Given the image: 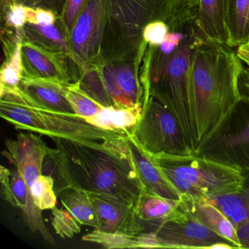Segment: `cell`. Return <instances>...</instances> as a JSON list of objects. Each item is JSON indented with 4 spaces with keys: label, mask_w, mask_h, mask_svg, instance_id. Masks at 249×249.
<instances>
[{
    "label": "cell",
    "mask_w": 249,
    "mask_h": 249,
    "mask_svg": "<svg viewBox=\"0 0 249 249\" xmlns=\"http://www.w3.org/2000/svg\"><path fill=\"white\" fill-rule=\"evenodd\" d=\"M46 159L56 176L55 191L103 194L136 207L144 189L126 138L84 141L52 138Z\"/></svg>",
    "instance_id": "1"
},
{
    "label": "cell",
    "mask_w": 249,
    "mask_h": 249,
    "mask_svg": "<svg viewBox=\"0 0 249 249\" xmlns=\"http://www.w3.org/2000/svg\"><path fill=\"white\" fill-rule=\"evenodd\" d=\"M243 68L229 45L208 38L198 47L191 72L196 149L241 100L239 78Z\"/></svg>",
    "instance_id": "2"
},
{
    "label": "cell",
    "mask_w": 249,
    "mask_h": 249,
    "mask_svg": "<svg viewBox=\"0 0 249 249\" xmlns=\"http://www.w3.org/2000/svg\"><path fill=\"white\" fill-rule=\"evenodd\" d=\"M152 157L180 194V200H211L240 194L244 189L246 178L243 172L214 160L196 154Z\"/></svg>",
    "instance_id": "3"
},
{
    "label": "cell",
    "mask_w": 249,
    "mask_h": 249,
    "mask_svg": "<svg viewBox=\"0 0 249 249\" xmlns=\"http://www.w3.org/2000/svg\"><path fill=\"white\" fill-rule=\"evenodd\" d=\"M0 116L17 129L52 138L84 141L124 139L129 134L98 127L76 114L59 113L33 106L21 90L0 94Z\"/></svg>",
    "instance_id": "4"
},
{
    "label": "cell",
    "mask_w": 249,
    "mask_h": 249,
    "mask_svg": "<svg viewBox=\"0 0 249 249\" xmlns=\"http://www.w3.org/2000/svg\"><path fill=\"white\" fill-rule=\"evenodd\" d=\"M169 0H109L100 59L105 62L131 61L141 53L145 26L164 19Z\"/></svg>",
    "instance_id": "5"
},
{
    "label": "cell",
    "mask_w": 249,
    "mask_h": 249,
    "mask_svg": "<svg viewBox=\"0 0 249 249\" xmlns=\"http://www.w3.org/2000/svg\"><path fill=\"white\" fill-rule=\"evenodd\" d=\"M129 135L152 157L195 154L173 112L153 96L144 97L142 116Z\"/></svg>",
    "instance_id": "6"
},
{
    "label": "cell",
    "mask_w": 249,
    "mask_h": 249,
    "mask_svg": "<svg viewBox=\"0 0 249 249\" xmlns=\"http://www.w3.org/2000/svg\"><path fill=\"white\" fill-rule=\"evenodd\" d=\"M195 154L249 171V101L241 99Z\"/></svg>",
    "instance_id": "7"
},
{
    "label": "cell",
    "mask_w": 249,
    "mask_h": 249,
    "mask_svg": "<svg viewBox=\"0 0 249 249\" xmlns=\"http://www.w3.org/2000/svg\"><path fill=\"white\" fill-rule=\"evenodd\" d=\"M109 0H87L71 34V57L84 70L100 64Z\"/></svg>",
    "instance_id": "8"
},
{
    "label": "cell",
    "mask_w": 249,
    "mask_h": 249,
    "mask_svg": "<svg viewBox=\"0 0 249 249\" xmlns=\"http://www.w3.org/2000/svg\"><path fill=\"white\" fill-rule=\"evenodd\" d=\"M154 232L161 248L167 249H212L216 243H229L185 208L180 215L163 223Z\"/></svg>",
    "instance_id": "9"
},
{
    "label": "cell",
    "mask_w": 249,
    "mask_h": 249,
    "mask_svg": "<svg viewBox=\"0 0 249 249\" xmlns=\"http://www.w3.org/2000/svg\"><path fill=\"white\" fill-rule=\"evenodd\" d=\"M100 71L111 107L130 108L143 105V86L135 62H106L100 67Z\"/></svg>",
    "instance_id": "10"
},
{
    "label": "cell",
    "mask_w": 249,
    "mask_h": 249,
    "mask_svg": "<svg viewBox=\"0 0 249 249\" xmlns=\"http://www.w3.org/2000/svg\"><path fill=\"white\" fill-rule=\"evenodd\" d=\"M0 182L4 199L21 210L24 221L31 231L38 232L46 242L54 245V240L43 221L42 211L35 204L31 189L27 186L21 173L15 167L8 169L2 165L0 167Z\"/></svg>",
    "instance_id": "11"
},
{
    "label": "cell",
    "mask_w": 249,
    "mask_h": 249,
    "mask_svg": "<svg viewBox=\"0 0 249 249\" xmlns=\"http://www.w3.org/2000/svg\"><path fill=\"white\" fill-rule=\"evenodd\" d=\"M87 194L95 211V230L132 236L143 232V229L137 219L135 206L110 195Z\"/></svg>",
    "instance_id": "12"
},
{
    "label": "cell",
    "mask_w": 249,
    "mask_h": 249,
    "mask_svg": "<svg viewBox=\"0 0 249 249\" xmlns=\"http://www.w3.org/2000/svg\"><path fill=\"white\" fill-rule=\"evenodd\" d=\"M6 149L2 155L21 173L31 189L33 183L42 175L43 164L50 148L44 141L33 133L20 132L17 139L5 141Z\"/></svg>",
    "instance_id": "13"
},
{
    "label": "cell",
    "mask_w": 249,
    "mask_h": 249,
    "mask_svg": "<svg viewBox=\"0 0 249 249\" xmlns=\"http://www.w3.org/2000/svg\"><path fill=\"white\" fill-rule=\"evenodd\" d=\"M21 55L23 76L55 80L65 84L74 83L65 62L68 55L52 52L29 41L22 43Z\"/></svg>",
    "instance_id": "14"
},
{
    "label": "cell",
    "mask_w": 249,
    "mask_h": 249,
    "mask_svg": "<svg viewBox=\"0 0 249 249\" xmlns=\"http://www.w3.org/2000/svg\"><path fill=\"white\" fill-rule=\"evenodd\" d=\"M67 84L55 80L23 76L19 89L26 101L33 106L52 111L76 114L66 96Z\"/></svg>",
    "instance_id": "15"
},
{
    "label": "cell",
    "mask_w": 249,
    "mask_h": 249,
    "mask_svg": "<svg viewBox=\"0 0 249 249\" xmlns=\"http://www.w3.org/2000/svg\"><path fill=\"white\" fill-rule=\"evenodd\" d=\"M126 141L138 169L144 192L167 199L180 200V194L161 173L153 157L145 152L130 135H128Z\"/></svg>",
    "instance_id": "16"
},
{
    "label": "cell",
    "mask_w": 249,
    "mask_h": 249,
    "mask_svg": "<svg viewBox=\"0 0 249 249\" xmlns=\"http://www.w3.org/2000/svg\"><path fill=\"white\" fill-rule=\"evenodd\" d=\"M137 219L143 232L154 231L159 226L178 216L184 211L181 201L142 192L135 207ZM142 232V233H143Z\"/></svg>",
    "instance_id": "17"
},
{
    "label": "cell",
    "mask_w": 249,
    "mask_h": 249,
    "mask_svg": "<svg viewBox=\"0 0 249 249\" xmlns=\"http://www.w3.org/2000/svg\"><path fill=\"white\" fill-rule=\"evenodd\" d=\"M180 201L188 212L196 217L211 231L225 239L234 248H243L237 229L228 217L211 201Z\"/></svg>",
    "instance_id": "18"
},
{
    "label": "cell",
    "mask_w": 249,
    "mask_h": 249,
    "mask_svg": "<svg viewBox=\"0 0 249 249\" xmlns=\"http://www.w3.org/2000/svg\"><path fill=\"white\" fill-rule=\"evenodd\" d=\"M227 9V0H199V23L207 37L230 46Z\"/></svg>",
    "instance_id": "19"
},
{
    "label": "cell",
    "mask_w": 249,
    "mask_h": 249,
    "mask_svg": "<svg viewBox=\"0 0 249 249\" xmlns=\"http://www.w3.org/2000/svg\"><path fill=\"white\" fill-rule=\"evenodd\" d=\"M23 29L29 42L52 52L71 56V40L62 22L60 27L55 24L40 25L27 23Z\"/></svg>",
    "instance_id": "20"
},
{
    "label": "cell",
    "mask_w": 249,
    "mask_h": 249,
    "mask_svg": "<svg viewBox=\"0 0 249 249\" xmlns=\"http://www.w3.org/2000/svg\"><path fill=\"white\" fill-rule=\"evenodd\" d=\"M142 112V106L130 108L104 107L95 116L86 120L103 129L130 134L139 122Z\"/></svg>",
    "instance_id": "21"
},
{
    "label": "cell",
    "mask_w": 249,
    "mask_h": 249,
    "mask_svg": "<svg viewBox=\"0 0 249 249\" xmlns=\"http://www.w3.org/2000/svg\"><path fill=\"white\" fill-rule=\"evenodd\" d=\"M227 26L231 47L249 42V0H227Z\"/></svg>",
    "instance_id": "22"
},
{
    "label": "cell",
    "mask_w": 249,
    "mask_h": 249,
    "mask_svg": "<svg viewBox=\"0 0 249 249\" xmlns=\"http://www.w3.org/2000/svg\"><path fill=\"white\" fill-rule=\"evenodd\" d=\"M61 202L65 210L73 215L81 225L97 227L95 211L89 196L84 191L65 189L59 192Z\"/></svg>",
    "instance_id": "23"
},
{
    "label": "cell",
    "mask_w": 249,
    "mask_h": 249,
    "mask_svg": "<svg viewBox=\"0 0 249 249\" xmlns=\"http://www.w3.org/2000/svg\"><path fill=\"white\" fill-rule=\"evenodd\" d=\"M231 221L239 236L249 227V211L240 194L225 195L211 199Z\"/></svg>",
    "instance_id": "24"
},
{
    "label": "cell",
    "mask_w": 249,
    "mask_h": 249,
    "mask_svg": "<svg viewBox=\"0 0 249 249\" xmlns=\"http://www.w3.org/2000/svg\"><path fill=\"white\" fill-rule=\"evenodd\" d=\"M21 46L22 43L18 41L11 55V59L2 68L0 94L20 90L19 84L24 74Z\"/></svg>",
    "instance_id": "25"
},
{
    "label": "cell",
    "mask_w": 249,
    "mask_h": 249,
    "mask_svg": "<svg viewBox=\"0 0 249 249\" xmlns=\"http://www.w3.org/2000/svg\"><path fill=\"white\" fill-rule=\"evenodd\" d=\"M65 91L75 113L85 119L95 116L104 108L103 106L84 92L77 82L67 84Z\"/></svg>",
    "instance_id": "26"
},
{
    "label": "cell",
    "mask_w": 249,
    "mask_h": 249,
    "mask_svg": "<svg viewBox=\"0 0 249 249\" xmlns=\"http://www.w3.org/2000/svg\"><path fill=\"white\" fill-rule=\"evenodd\" d=\"M31 193L36 206L41 210H52L56 205L55 180L52 176L42 174L31 186Z\"/></svg>",
    "instance_id": "27"
},
{
    "label": "cell",
    "mask_w": 249,
    "mask_h": 249,
    "mask_svg": "<svg viewBox=\"0 0 249 249\" xmlns=\"http://www.w3.org/2000/svg\"><path fill=\"white\" fill-rule=\"evenodd\" d=\"M82 239L84 241L97 243L105 249H138V236L103 232L94 230Z\"/></svg>",
    "instance_id": "28"
},
{
    "label": "cell",
    "mask_w": 249,
    "mask_h": 249,
    "mask_svg": "<svg viewBox=\"0 0 249 249\" xmlns=\"http://www.w3.org/2000/svg\"><path fill=\"white\" fill-rule=\"evenodd\" d=\"M52 225L58 235L62 238H72L81 232V224L67 210L55 206L52 209Z\"/></svg>",
    "instance_id": "29"
},
{
    "label": "cell",
    "mask_w": 249,
    "mask_h": 249,
    "mask_svg": "<svg viewBox=\"0 0 249 249\" xmlns=\"http://www.w3.org/2000/svg\"><path fill=\"white\" fill-rule=\"evenodd\" d=\"M169 30L170 27L164 19L151 21L144 28V41L152 47H157L164 41Z\"/></svg>",
    "instance_id": "30"
},
{
    "label": "cell",
    "mask_w": 249,
    "mask_h": 249,
    "mask_svg": "<svg viewBox=\"0 0 249 249\" xmlns=\"http://www.w3.org/2000/svg\"><path fill=\"white\" fill-rule=\"evenodd\" d=\"M87 0H67L63 12L59 19L71 38L72 28L85 5Z\"/></svg>",
    "instance_id": "31"
},
{
    "label": "cell",
    "mask_w": 249,
    "mask_h": 249,
    "mask_svg": "<svg viewBox=\"0 0 249 249\" xmlns=\"http://www.w3.org/2000/svg\"><path fill=\"white\" fill-rule=\"evenodd\" d=\"M28 8L13 0L12 3L7 5L5 20L11 27L16 29L24 28L27 23Z\"/></svg>",
    "instance_id": "32"
},
{
    "label": "cell",
    "mask_w": 249,
    "mask_h": 249,
    "mask_svg": "<svg viewBox=\"0 0 249 249\" xmlns=\"http://www.w3.org/2000/svg\"><path fill=\"white\" fill-rule=\"evenodd\" d=\"M56 22V15L53 11L41 8L33 9L28 8L27 23L40 25H51Z\"/></svg>",
    "instance_id": "33"
},
{
    "label": "cell",
    "mask_w": 249,
    "mask_h": 249,
    "mask_svg": "<svg viewBox=\"0 0 249 249\" xmlns=\"http://www.w3.org/2000/svg\"><path fill=\"white\" fill-rule=\"evenodd\" d=\"M16 2L21 4L27 8L33 9L49 10L53 11L56 15L59 16V11L58 7L62 3V0H15Z\"/></svg>",
    "instance_id": "34"
},
{
    "label": "cell",
    "mask_w": 249,
    "mask_h": 249,
    "mask_svg": "<svg viewBox=\"0 0 249 249\" xmlns=\"http://www.w3.org/2000/svg\"><path fill=\"white\" fill-rule=\"evenodd\" d=\"M138 248L154 249L161 248V246L156 233L154 231H148L138 235Z\"/></svg>",
    "instance_id": "35"
},
{
    "label": "cell",
    "mask_w": 249,
    "mask_h": 249,
    "mask_svg": "<svg viewBox=\"0 0 249 249\" xmlns=\"http://www.w3.org/2000/svg\"><path fill=\"white\" fill-rule=\"evenodd\" d=\"M239 89L241 99L249 101V68L243 66L239 78Z\"/></svg>",
    "instance_id": "36"
},
{
    "label": "cell",
    "mask_w": 249,
    "mask_h": 249,
    "mask_svg": "<svg viewBox=\"0 0 249 249\" xmlns=\"http://www.w3.org/2000/svg\"><path fill=\"white\" fill-rule=\"evenodd\" d=\"M243 173L244 175L245 178H246V181H245L243 192L240 193V195L249 211V171L245 172V173ZM249 227L247 231H249Z\"/></svg>",
    "instance_id": "37"
},
{
    "label": "cell",
    "mask_w": 249,
    "mask_h": 249,
    "mask_svg": "<svg viewBox=\"0 0 249 249\" xmlns=\"http://www.w3.org/2000/svg\"><path fill=\"white\" fill-rule=\"evenodd\" d=\"M198 2H199V0H197Z\"/></svg>",
    "instance_id": "38"
}]
</instances>
